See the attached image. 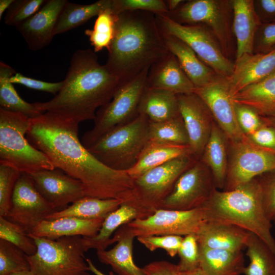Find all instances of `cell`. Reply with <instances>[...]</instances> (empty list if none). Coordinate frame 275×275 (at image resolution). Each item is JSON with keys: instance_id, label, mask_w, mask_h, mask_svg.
<instances>
[{"instance_id": "cell-10", "label": "cell", "mask_w": 275, "mask_h": 275, "mask_svg": "<svg viewBox=\"0 0 275 275\" xmlns=\"http://www.w3.org/2000/svg\"><path fill=\"white\" fill-rule=\"evenodd\" d=\"M232 12L231 0H190L164 15L181 24H202L207 26L229 58L233 51Z\"/></svg>"}, {"instance_id": "cell-18", "label": "cell", "mask_w": 275, "mask_h": 275, "mask_svg": "<svg viewBox=\"0 0 275 275\" xmlns=\"http://www.w3.org/2000/svg\"><path fill=\"white\" fill-rule=\"evenodd\" d=\"M42 197L57 211L86 196L81 182L54 168L30 174Z\"/></svg>"}, {"instance_id": "cell-47", "label": "cell", "mask_w": 275, "mask_h": 275, "mask_svg": "<svg viewBox=\"0 0 275 275\" xmlns=\"http://www.w3.org/2000/svg\"><path fill=\"white\" fill-rule=\"evenodd\" d=\"M275 50V21L261 23L254 36L253 53H268Z\"/></svg>"}, {"instance_id": "cell-20", "label": "cell", "mask_w": 275, "mask_h": 275, "mask_svg": "<svg viewBox=\"0 0 275 275\" xmlns=\"http://www.w3.org/2000/svg\"><path fill=\"white\" fill-rule=\"evenodd\" d=\"M275 72V50L268 53H246L236 59L235 68L227 80L232 97L253 84Z\"/></svg>"}, {"instance_id": "cell-12", "label": "cell", "mask_w": 275, "mask_h": 275, "mask_svg": "<svg viewBox=\"0 0 275 275\" xmlns=\"http://www.w3.org/2000/svg\"><path fill=\"white\" fill-rule=\"evenodd\" d=\"M230 152L224 190H231L264 174L275 171V150L253 143L246 136L230 143Z\"/></svg>"}, {"instance_id": "cell-60", "label": "cell", "mask_w": 275, "mask_h": 275, "mask_svg": "<svg viewBox=\"0 0 275 275\" xmlns=\"http://www.w3.org/2000/svg\"><path fill=\"white\" fill-rule=\"evenodd\" d=\"M273 222H274V223H275V220H274V221Z\"/></svg>"}, {"instance_id": "cell-35", "label": "cell", "mask_w": 275, "mask_h": 275, "mask_svg": "<svg viewBox=\"0 0 275 275\" xmlns=\"http://www.w3.org/2000/svg\"><path fill=\"white\" fill-rule=\"evenodd\" d=\"M112 0H99L89 5L67 2L59 17L55 35L76 28L102 11L110 8Z\"/></svg>"}, {"instance_id": "cell-29", "label": "cell", "mask_w": 275, "mask_h": 275, "mask_svg": "<svg viewBox=\"0 0 275 275\" xmlns=\"http://www.w3.org/2000/svg\"><path fill=\"white\" fill-rule=\"evenodd\" d=\"M139 114L150 121L159 122L179 115L177 95L164 90L146 87L139 105Z\"/></svg>"}, {"instance_id": "cell-30", "label": "cell", "mask_w": 275, "mask_h": 275, "mask_svg": "<svg viewBox=\"0 0 275 275\" xmlns=\"http://www.w3.org/2000/svg\"><path fill=\"white\" fill-rule=\"evenodd\" d=\"M235 102L249 106L261 116L275 115V72L244 88L233 97Z\"/></svg>"}, {"instance_id": "cell-50", "label": "cell", "mask_w": 275, "mask_h": 275, "mask_svg": "<svg viewBox=\"0 0 275 275\" xmlns=\"http://www.w3.org/2000/svg\"><path fill=\"white\" fill-rule=\"evenodd\" d=\"M246 136L258 146L275 150V127L273 126L265 124L253 133Z\"/></svg>"}, {"instance_id": "cell-11", "label": "cell", "mask_w": 275, "mask_h": 275, "mask_svg": "<svg viewBox=\"0 0 275 275\" xmlns=\"http://www.w3.org/2000/svg\"><path fill=\"white\" fill-rule=\"evenodd\" d=\"M155 15L162 31L186 43L217 75L226 78L231 76L235 63L225 56L218 41L207 26L202 24H183L164 14Z\"/></svg>"}, {"instance_id": "cell-19", "label": "cell", "mask_w": 275, "mask_h": 275, "mask_svg": "<svg viewBox=\"0 0 275 275\" xmlns=\"http://www.w3.org/2000/svg\"><path fill=\"white\" fill-rule=\"evenodd\" d=\"M67 0H47L33 16L17 27L29 48L40 50L55 35L56 25Z\"/></svg>"}, {"instance_id": "cell-5", "label": "cell", "mask_w": 275, "mask_h": 275, "mask_svg": "<svg viewBox=\"0 0 275 275\" xmlns=\"http://www.w3.org/2000/svg\"><path fill=\"white\" fill-rule=\"evenodd\" d=\"M31 120L21 113L0 109V164L29 174L55 168L27 139Z\"/></svg>"}, {"instance_id": "cell-37", "label": "cell", "mask_w": 275, "mask_h": 275, "mask_svg": "<svg viewBox=\"0 0 275 275\" xmlns=\"http://www.w3.org/2000/svg\"><path fill=\"white\" fill-rule=\"evenodd\" d=\"M111 8L99 13L95 21L93 28L85 31L95 52L104 48L108 49L114 39L118 15Z\"/></svg>"}, {"instance_id": "cell-27", "label": "cell", "mask_w": 275, "mask_h": 275, "mask_svg": "<svg viewBox=\"0 0 275 275\" xmlns=\"http://www.w3.org/2000/svg\"><path fill=\"white\" fill-rule=\"evenodd\" d=\"M189 155H193L188 145L149 140L140 152L135 163L127 172L134 179L169 161Z\"/></svg>"}, {"instance_id": "cell-31", "label": "cell", "mask_w": 275, "mask_h": 275, "mask_svg": "<svg viewBox=\"0 0 275 275\" xmlns=\"http://www.w3.org/2000/svg\"><path fill=\"white\" fill-rule=\"evenodd\" d=\"M199 268L206 275L243 274L244 258L242 252L214 249L199 245Z\"/></svg>"}, {"instance_id": "cell-14", "label": "cell", "mask_w": 275, "mask_h": 275, "mask_svg": "<svg viewBox=\"0 0 275 275\" xmlns=\"http://www.w3.org/2000/svg\"><path fill=\"white\" fill-rule=\"evenodd\" d=\"M207 221L203 207L190 210L160 209L152 215L126 224L135 237L145 236L196 234Z\"/></svg>"}, {"instance_id": "cell-28", "label": "cell", "mask_w": 275, "mask_h": 275, "mask_svg": "<svg viewBox=\"0 0 275 275\" xmlns=\"http://www.w3.org/2000/svg\"><path fill=\"white\" fill-rule=\"evenodd\" d=\"M229 141L214 121L209 138L200 160L210 170L216 187L224 189L228 166Z\"/></svg>"}, {"instance_id": "cell-51", "label": "cell", "mask_w": 275, "mask_h": 275, "mask_svg": "<svg viewBox=\"0 0 275 275\" xmlns=\"http://www.w3.org/2000/svg\"><path fill=\"white\" fill-rule=\"evenodd\" d=\"M146 275H179L177 265L166 260L155 261L143 267Z\"/></svg>"}, {"instance_id": "cell-16", "label": "cell", "mask_w": 275, "mask_h": 275, "mask_svg": "<svg viewBox=\"0 0 275 275\" xmlns=\"http://www.w3.org/2000/svg\"><path fill=\"white\" fill-rule=\"evenodd\" d=\"M194 93L206 105L229 143L241 141L246 136L236 119L234 102L227 78L217 75L207 85L195 87Z\"/></svg>"}, {"instance_id": "cell-48", "label": "cell", "mask_w": 275, "mask_h": 275, "mask_svg": "<svg viewBox=\"0 0 275 275\" xmlns=\"http://www.w3.org/2000/svg\"><path fill=\"white\" fill-rule=\"evenodd\" d=\"M261 187L266 214L271 221L275 220V171L257 177Z\"/></svg>"}, {"instance_id": "cell-59", "label": "cell", "mask_w": 275, "mask_h": 275, "mask_svg": "<svg viewBox=\"0 0 275 275\" xmlns=\"http://www.w3.org/2000/svg\"><path fill=\"white\" fill-rule=\"evenodd\" d=\"M80 275H90V274H89L87 272H84V273L80 274Z\"/></svg>"}, {"instance_id": "cell-2", "label": "cell", "mask_w": 275, "mask_h": 275, "mask_svg": "<svg viewBox=\"0 0 275 275\" xmlns=\"http://www.w3.org/2000/svg\"><path fill=\"white\" fill-rule=\"evenodd\" d=\"M121 84L106 65H101L90 48L73 54L59 92L49 101L36 102L40 111L80 122L94 120L96 110L107 103Z\"/></svg>"}, {"instance_id": "cell-15", "label": "cell", "mask_w": 275, "mask_h": 275, "mask_svg": "<svg viewBox=\"0 0 275 275\" xmlns=\"http://www.w3.org/2000/svg\"><path fill=\"white\" fill-rule=\"evenodd\" d=\"M57 211L38 191L30 174L21 173L15 185L11 207L5 217L20 225L29 233Z\"/></svg>"}, {"instance_id": "cell-4", "label": "cell", "mask_w": 275, "mask_h": 275, "mask_svg": "<svg viewBox=\"0 0 275 275\" xmlns=\"http://www.w3.org/2000/svg\"><path fill=\"white\" fill-rule=\"evenodd\" d=\"M202 207L207 221L230 224L252 233L275 254L271 221L266 214L257 178L231 190L216 188Z\"/></svg>"}, {"instance_id": "cell-52", "label": "cell", "mask_w": 275, "mask_h": 275, "mask_svg": "<svg viewBox=\"0 0 275 275\" xmlns=\"http://www.w3.org/2000/svg\"><path fill=\"white\" fill-rule=\"evenodd\" d=\"M253 5L261 23L275 21V0H253Z\"/></svg>"}, {"instance_id": "cell-45", "label": "cell", "mask_w": 275, "mask_h": 275, "mask_svg": "<svg viewBox=\"0 0 275 275\" xmlns=\"http://www.w3.org/2000/svg\"><path fill=\"white\" fill-rule=\"evenodd\" d=\"M184 237L174 235L145 236L137 237L138 241L151 252L164 250L171 257L177 254Z\"/></svg>"}, {"instance_id": "cell-41", "label": "cell", "mask_w": 275, "mask_h": 275, "mask_svg": "<svg viewBox=\"0 0 275 275\" xmlns=\"http://www.w3.org/2000/svg\"><path fill=\"white\" fill-rule=\"evenodd\" d=\"M45 1L14 0L6 13L4 17L5 23L8 25L18 27L35 14Z\"/></svg>"}, {"instance_id": "cell-25", "label": "cell", "mask_w": 275, "mask_h": 275, "mask_svg": "<svg viewBox=\"0 0 275 275\" xmlns=\"http://www.w3.org/2000/svg\"><path fill=\"white\" fill-rule=\"evenodd\" d=\"M160 31L168 50L176 57L195 87L205 86L216 77L217 74L214 71L204 64L186 43L172 35Z\"/></svg>"}, {"instance_id": "cell-21", "label": "cell", "mask_w": 275, "mask_h": 275, "mask_svg": "<svg viewBox=\"0 0 275 275\" xmlns=\"http://www.w3.org/2000/svg\"><path fill=\"white\" fill-rule=\"evenodd\" d=\"M146 87L168 91L176 95L191 94L195 89L171 53L150 67Z\"/></svg>"}, {"instance_id": "cell-49", "label": "cell", "mask_w": 275, "mask_h": 275, "mask_svg": "<svg viewBox=\"0 0 275 275\" xmlns=\"http://www.w3.org/2000/svg\"><path fill=\"white\" fill-rule=\"evenodd\" d=\"M12 84L23 85L28 88L49 93L56 95L63 85V81L50 82L25 76L20 73H16L10 78Z\"/></svg>"}, {"instance_id": "cell-43", "label": "cell", "mask_w": 275, "mask_h": 275, "mask_svg": "<svg viewBox=\"0 0 275 275\" xmlns=\"http://www.w3.org/2000/svg\"><path fill=\"white\" fill-rule=\"evenodd\" d=\"M178 255L179 262L177 265L180 272H190L199 268V248L195 234L183 237Z\"/></svg>"}, {"instance_id": "cell-7", "label": "cell", "mask_w": 275, "mask_h": 275, "mask_svg": "<svg viewBox=\"0 0 275 275\" xmlns=\"http://www.w3.org/2000/svg\"><path fill=\"white\" fill-rule=\"evenodd\" d=\"M149 120L139 114L134 120L103 135L88 150L107 167L127 171L135 163L149 140Z\"/></svg>"}, {"instance_id": "cell-46", "label": "cell", "mask_w": 275, "mask_h": 275, "mask_svg": "<svg viewBox=\"0 0 275 275\" xmlns=\"http://www.w3.org/2000/svg\"><path fill=\"white\" fill-rule=\"evenodd\" d=\"M234 102L236 119L242 132L248 135L265 124L262 116L252 107Z\"/></svg>"}, {"instance_id": "cell-32", "label": "cell", "mask_w": 275, "mask_h": 275, "mask_svg": "<svg viewBox=\"0 0 275 275\" xmlns=\"http://www.w3.org/2000/svg\"><path fill=\"white\" fill-rule=\"evenodd\" d=\"M123 203L119 199H102L85 196L72 203L70 206L58 210L46 219L63 217H74L82 219H104L112 212L118 209Z\"/></svg>"}, {"instance_id": "cell-23", "label": "cell", "mask_w": 275, "mask_h": 275, "mask_svg": "<svg viewBox=\"0 0 275 275\" xmlns=\"http://www.w3.org/2000/svg\"><path fill=\"white\" fill-rule=\"evenodd\" d=\"M249 232L230 224L207 221L195 235L199 245L214 249L242 252Z\"/></svg>"}, {"instance_id": "cell-26", "label": "cell", "mask_w": 275, "mask_h": 275, "mask_svg": "<svg viewBox=\"0 0 275 275\" xmlns=\"http://www.w3.org/2000/svg\"><path fill=\"white\" fill-rule=\"evenodd\" d=\"M232 31L236 39V59L253 53L255 33L261 24L254 8L253 0H231Z\"/></svg>"}, {"instance_id": "cell-54", "label": "cell", "mask_w": 275, "mask_h": 275, "mask_svg": "<svg viewBox=\"0 0 275 275\" xmlns=\"http://www.w3.org/2000/svg\"><path fill=\"white\" fill-rule=\"evenodd\" d=\"M87 263L88 265L89 270L95 275H106L102 272L101 270L98 269L94 264L92 260L89 258H86V259ZM108 275H115L113 272H110Z\"/></svg>"}, {"instance_id": "cell-58", "label": "cell", "mask_w": 275, "mask_h": 275, "mask_svg": "<svg viewBox=\"0 0 275 275\" xmlns=\"http://www.w3.org/2000/svg\"><path fill=\"white\" fill-rule=\"evenodd\" d=\"M8 275H35L31 270H23L12 273Z\"/></svg>"}, {"instance_id": "cell-6", "label": "cell", "mask_w": 275, "mask_h": 275, "mask_svg": "<svg viewBox=\"0 0 275 275\" xmlns=\"http://www.w3.org/2000/svg\"><path fill=\"white\" fill-rule=\"evenodd\" d=\"M197 160L193 155L181 156L152 169L133 179V187L124 204L134 208L140 219L161 209L180 176Z\"/></svg>"}, {"instance_id": "cell-34", "label": "cell", "mask_w": 275, "mask_h": 275, "mask_svg": "<svg viewBox=\"0 0 275 275\" xmlns=\"http://www.w3.org/2000/svg\"><path fill=\"white\" fill-rule=\"evenodd\" d=\"M16 73L12 67L1 61L0 109L21 113L30 119L40 116L44 113L39 110L34 103H29L22 99L10 81Z\"/></svg>"}, {"instance_id": "cell-57", "label": "cell", "mask_w": 275, "mask_h": 275, "mask_svg": "<svg viewBox=\"0 0 275 275\" xmlns=\"http://www.w3.org/2000/svg\"><path fill=\"white\" fill-rule=\"evenodd\" d=\"M179 275H206L200 268L190 272H181L180 271Z\"/></svg>"}, {"instance_id": "cell-38", "label": "cell", "mask_w": 275, "mask_h": 275, "mask_svg": "<svg viewBox=\"0 0 275 275\" xmlns=\"http://www.w3.org/2000/svg\"><path fill=\"white\" fill-rule=\"evenodd\" d=\"M149 140L189 146L188 134L181 116L166 121H149Z\"/></svg>"}, {"instance_id": "cell-55", "label": "cell", "mask_w": 275, "mask_h": 275, "mask_svg": "<svg viewBox=\"0 0 275 275\" xmlns=\"http://www.w3.org/2000/svg\"><path fill=\"white\" fill-rule=\"evenodd\" d=\"M14 0H0V19L4 13L9 8Z\"/></svg>"}, {"instance_id": "cell-17", "label": "cell", "mask_w": 275, "mask_h": 275, "mask_svg": "<svg viewBox=\"0 0 275 275\" xmlns=\"http://www.w3.org/2000/svg\"><path fill=\"white\" fill-rule=\"evenodd\" d=\"M177 97L191 154L200 160L214 120L206 105L195 93L177 95Z\"/></svg>"}, {"instance_id": "cell-24", "label": "cell", "mask_w": 275, "mask_h": 275, "mask_svg": "<svg viewBox=\"0 0 275 275\" xmlns=\"http://www.w3.org/2000/svg\"><path fill=\"white\" fill-rule=\"evenodd\" d=\"M104 219H87L74 217L44 219L29 235L51 239L76 236L91 237L98 232Z\"/></svg>"}, {"instance_id": "cell-56", "label": "cell", "mask_w": 275, "mask_h": 275, "mask_svg": "<svg viewBox=\"0 0 275 275\" xmlns=\"http://www.w3.org/2000/svg\"><path fill=\"white\" fill-rule=\"evenodd\" d=\"M266 124L275 127V115L271 117H262Z\"/></svg>"}, {"instance_id": "cell-36", "label": "cell", "mask_w": 275, "mask_h": 275, "mask_svg": "<svg viewBox=\"0 0 275 275\" xmlns=\"http://www.w3.org/2000/svg\"><path fill=\"white\" fill-rule=\"evenodd\" d=\"M246 255L250 263L244 275H275V254L260 238L249 232L246 243Z\"/></svg>"}, {"instance_id": "cell-39", "label": "cell", "mask_w": 275, "mask_h": 275, "mask_svg": "<svg viewBox=\"0 0 275 275\" xmlns=\"http://www.w3.org/2000/svg\"><path fill=\"white\" fill-rule=\"evenodd\" d=\"M0 239L22 250L28 256L35 254L37 246L27 231L20 225L0 216Z\"/></svg>"}, {"instance_id": "cell-33", "label": "cell", "mask_w": 275, "mask_h": 275, "mask_svg": "<svg viewBox=\"0 0 275 275\" xmlns=\"http://www.w3.org/2000/svg\"><path fill=\"white\" fill-rule=\"evenodd\" d=\"M139 218L136 210L130 205L122 203L116 210L108 214L96 235L93 237H82L86 251L94 249L106 250L109 245L111 236L122 226Z\"/></svg>"}, {"instance_id": "cell-9", "label": "cell", "mask_w": 275, "mask_h": 275, "mask_svg": "<svg viewBox=\"0 0 275 275\" xmlns=\"http://www.w3.org/2000/svg\"><path fill=\"white\" fill-rule=\"evenodd\" d=\"M29 236L37 246L36 253L28 256L35 275H80L89 271L82 237L51 239Z\"/></svg>"}, {"instance_id": "cell-22", "label": "cell", "mask_w": 275, "mask_h": 275, "mask_svg": "<svg viewBox=\"0 0 275 275\" xmlns=\"http://www.w3.org/2000/svg\"><path fill=\"white\" fill-rule=\"evenodd\" d=\"M135 237L126 224L122 226L110 240L109 245L117 243L112 249L96 251L99 261L109 265L118 275H146L133 259Z\"/></svg>"}, {"instance_id": "cell-1", "label": "cell", "mask_w": 275, "mask_h": 275, "mask_svg": "<svg viewBox=\"0 0 275 275\" xmlns=\"http://www.w3.org/2000/svg\"><path fill=\"white\" fill-rule=\"evenodd\" d=\"M79 124L46 112L31 119L26 138L55 168L82 184L86 196L123 201L133 187L127 171L111 169L97 159L78 139Z\"/></svg>"}, {"instance_id": "cell-8", "label": "cell", "mask_w": 275, "mask_h": 275, "mask_svg": "<svg viewBox=\"0 0 275 275\" xmlns=\"http://www.w3.org/2000/svg\"><path fill=\"white\" fill-rule=\"evenodd\" d=\"M149 69L121 83L112 99L97 111L93 128L81 138L87 149L107 132L126 124L139 115V105L146 87Z\"/></svg>"}, {"instance_id": "cell-53", "label": "cell", "mask_w": 275, "mask_h": 275, "mask_svg": "<svg viewBox=\"0 0 275 275\" xmlns=\"http://www.w3.org/2000/svg\"><path fill=\"white\" fill-rule=\"evenodd\" d=\"M185 1L182 0H168L166 1V4L169 12H172L178 9Z\"/></svg>"}, {"instance_id": "cell-13", "label": "cell", "mask_w": 275, "mask_h": 275, "mask_svg": "<svg viewBox=\"0 0 275 275\" xmlns=\"http://www.w3.org/2000/svg\"><path fill=\"white\" fill-rule=\"evenodd\" d=\"M216 188L209 168L197 160L178 178L161 209L185 211L201 207Z\"/></svg>"}, {"instance_id": "cell-44", "label": "cell", "mask_w": 275, "mask_h": 275, "mask_svg": "<svg viewBox=\"0 0 275 275\" xmlns=\"http://www.w3.org/2000/svg\"><path fill=\"white\" fill-rule=\"evenodd\" d=\"M111 8L117 15L132 11H144L155 14L169 12L165 1L162 0H112Z\"/></svg>"}, {"instance_id": "cell-42", "label": "cell", "mask_w": 275, "mask_h": 275, "mask_svg": "<svg viewBox=\"0 0 275 275\" xmlns=\"http://www.w3.org/2000/svg\"><path fill=\"white\" fill-rule=\"evenodd\" d=\"M21 173L0 164V216L6 217L10 210L13 190Z\"/></svg>"}, {"instance_id": "cell-40", "label": "cell", "mask_w": 275, "mask_h": 275, "mask_svg": "<svg viewBox=\"0 0 275 275\" xmlns=\"http://www.w3.org/2000/svg\"><path fill=\"white\" fill-rule=\"evenodd\" d=\"M30 270L28 255L13 244L0 239V275Z\"/></svg>"}, {"instance_id": "cell-3", "label": "cell", "mask_w": 275, "mask_h": 275, "mask_svg": "<svg viewBox=\"0 0 275 275\" xmlns=\"http://www.w3.org/2000/svg\"><path fill=\"white\" fill-rule=\"evenodd\" d=\"M106 66L125 82L168 56L155 14L144 11L118 14Z\"/></svg>"}]
</instances>
